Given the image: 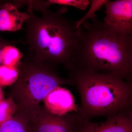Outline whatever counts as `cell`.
<instances>
[{"mask_svg": "<svg viewBox=\"0 0 132 132\" xmlns=\"http://www.w3.org/2000/svg\"><path fill=\"white\" fill-rule=\"evenodd\" d=\"M81 28L73 70L111 74L132 82V36L116 31L97 19L87 21Z\"/></svg>", "mask_w": 132, "mask_h": 132, "instance_id": "obj_1", "label": "cell"}, {"mask_svg": "<svg viewBox=\"0 0 132 132\" xmlns=\"http://www.w3.org/2000/svg\"><path fill=\"white\" fill-rule=\"evenodd\" d=\"M40 16L36 15L29 5L26 22V38L31 55L38 60L55 65L61 64L69 71L74 68V60L81 35V26L64 16L66 9L54 12L41 6Z\"/></svg>", "mask_w": 132, "mask_h": 132, "instance_id": "obj_2", "label": "cell"}, {"mask_svg": "<svg viewBox=\"0 0 132 132\" xmlns=\"http://www.w3.org/2000/svg\"><path fill=\"white\" fill-rule=\"evenodd\" d=\"M80 95L78 112L88 119H108L132 108V82L111 74L82 69L69 71Z\"/></svg>", "mask_w": 132, "mask_h": 132, "instance_id": "obj_3", "label": "cell"}, {"mask_svg": "<svg viewBox=\"0 0 132 132\" xmlns=\"http://www.w3.org/2000/svg\"><path fill=\"white\" fill-rule=\"evenodd\" d=\"M56 66L31 55L21 62L16 67L18 79L12 85L10 96L16 104V112L32 120L42 108L40 103L51 91L62 85L74 86L72 79L60 76Z\"/></svg>", "mask_w": 132, "mask_h": 132, "instance_id": "obj_4", "label": "cell"}, {"mask_svg": "<svg viewBox=\"0 0 132 132\" xmlns=\"http://www.w3.org/2000/svg\"><path fill=\"white\" fill-rule=\"evenodd\" d=\"M73 132H132V108L98 123L76 112Z\"/></svg>", "mask_w": 132, "mask_h": 132, "instance_id": "obj_5", "label": "cell"}, {"mask_svg": "<svg viewBox=\"0 0 132 132\" xmlns=\"http://www.w3.org/2000/svg\"><path fill=\"white\" fill-rule=\"evenodd\" d=\"M104 24L119 32L132 35V1H108Z\"/></svg>", "mask_w": 132, "mask_h": 132, "instance_id": "obj_6", "label": "cell"}, {"mask_svg": "<svg viewBox=\"0 0 132 132\" xmlns=\"http://www.w3.org/2000/svg\"><path fill=\"white\" fill-rule=\"evenodd\" d=\"M76 113L59 116L42 107L31 120L32 132H73Z\"/></svg>", "mask_w": 132, "mask_h": 132, "instance_id": "obj_7", "label": "cell"}, {"mask_svg": "<svg viewBox=\"0 0 132 132\" xmlns=\"http://www.w3.org/2000/svg\"><path fill=\"white\" fill-rule=\"evenodd\" d=\"M45 108L49 113L61 116L78 112L79 106L76 105L71 92L65 88L58 87L51 91L44 99Z\"/></svg>", "mask_w": 132, "mask_h": 132, "instance_id": "obj_8", "label": "cell"}, {"mask_svg": "<svg viewBox=\"0 0 132 132\" xmlns=\"http://www.w3.org/2000/svg\"><path fill=\"white\" fill-rule=\"evenodd\" d=\"M28 17L27 12H20L10 2L0 4V31H19Z\"/></svg>", "mask_w": 132, "mask_h": 132, "instance_id": "obj_9", "label": "cell"}, {"mask_svg": "<svg viewBox=\"0 0 132 132\" xmlns=\"http://www.w3.org/2000/svg\"><path fill=\"white\" fill-rule=\"evenodd\" d=\"M0 132H32L31 121L16 112L11 119L0 125Z\"/></svg>", "mask_w": 132, "mask_h": 132, "instance_id": "obj_10", "label": "cell"}, {"mask_svg": "<svg viewBox=\"0 0 132 132\" xmlns=\"http://www.w3.org/2000/svg\"><path fill=\"white\" fill-rule=\"evenodd\" d=\"M22 57L23 55L17 48L13 45H6L2 50V64L16 67Z\"/></svg>", "mask_w": 132, "mask_h": 132, "instance_id": "obj_11", "label": "cell"}, {"mask_svg": "<svg viewBox=\"0 0 132 132\" xmlns=\"http://www.w3.org/2000/svg\"><path fill=\"white\" fill-rule=\"evenodd\" d=\"M19 76L16 67L1 65L0 66V85L12 86L16 82Z\"/></svg>", "mask_w": 132, "mask_h": 132, "instance_id": "obj_12", "label": "cell"}, {"mask_svg": "<svg viewBox=\"0 0 132 132\" xmlns=\"http://www.w3.org/2000/svg\"><path fill=\"white\" fill-rule=\"evenodd\" d=\"M16 111V104L12 97L0 102V125L12 118Z\"/></svg>", "mask_w": 132, "mask_h": 132, "instance_id": "obj_13", "label": "cell"}, {"mask_svg": "<svg viewBox=\"0 0 132 132\" xmlns=\"http://www.w3.org/2000/svg\"><path fill=\"white\" fill-rule=\"evenodd\" d=\"M106 0H93L90 1L91 7L85 16L78 21L75 22L77 28L82 26L85 22L88 20H95L97 19L95 13L107 2Z\"/></svg>", "mask_w": 132, "mask_h": 132, "instance_id": "obj_14", "label": "cell"}, {"mask_svg": "<svg viewBox=\"0 0 132 132\" xmlns=\"http://www.w3.org/2000/svg\"><path fill=\"white\" fill-rule=\"evenodd\" d=\"M46 2L48 6L52 4H57L71 6L81 10H85L90 4V1L88 0H49L46 1Z\"/></svg>", "mask_w": 132, "mask_h": 132, "instance_id": "obj_15", "label": "cell"}, {"mask_svg": "<svg viewBox=\"0 0 132 132\" xmlns=\"http://www.w3.org/2000/svg\"><path fill=\"white\" fill-rule=\"evenodd\" d=\"M16 42L3 39L0 37V66L2 65V50L5 46L8 45H14Z\"/></svg>", "mask_w": 132, "mask_h": 132, "instance_id": "obj_16", "label": "cell"}, {"mask_svg": "<svg viewBox=\"0 0 132 132\" xmlns=\"http://www.w3.org/2000/svg\"><path fill=\"white\" fill-rule=\"evenodd\" d=\"M4 99L3 92L2 88L1 87V86L0 85V102L1 101Z\"/></svg>", "mask_w": 132, "mask_h": 132, "instance_id": "obj_17", "label": "cell"}]
</instances>
